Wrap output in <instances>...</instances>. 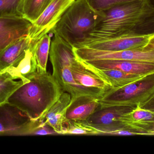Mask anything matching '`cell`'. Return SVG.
<instances>
[{"label":"cell","instance_id":"5","mask_svg":"<svg viewBox=\"0 0 154 154\" xmlns=\"http://www.w3.org/2000/svg\"><path fill=\"white\" fill-rule=\"evenodd\" d=\"M154 93V73L121 87L111 88L100 98V106H126L136 107Z\"/></svg>","mask_w":154,"mask_h":154},{"label":"cell","instance_id":"27","mask_svg":"<svg viewBox=\"0 0 154 154\" xmlns=\"http://www.w3.org/2000/svg\"><path fill=\"white\" fill-rule=\"evenodd\" d=\"M143 49L144 50H154V33H151L147 44L144 48H143Z\"/></svg>","mask_w":154,"mask_h":154},{"label":"cell","instance_id":"23","mask_svg":"<svg viewBox=\"0 0 154 154\" xmlns=\"http://www.w3.org/2000/svg\"><path fill=\"white\" fill-rule=\"evenodd\" d=\"M64 135H99V131L88 124L85 121L69 120L65 125Z\"/></svg>","mask_w":154,"mask_h":154},{"label":"cell","instance_id":"22","mask_svg":"<svg viewBox=\"0 0 154 154\" xmlns=\"http://www.w3.org/2000/svg\"><path fill=\"white\" fill-rule=\"evenodd\" d=\"M25 82L14 80L6 73H0V104L6 102L10 96Z\"/></svg>","mask_w":154,"mask_h":154},{"label":"cell","instance_id":"1","mask_svg":"<svg viewBox=\"0 0 154 154\" xmlns=\"http://www.w3.org/2000/svg\"><path fill=\"white\" fill-rule=\"evenodd\" d=\"M27 79L29 81L7 101L22 110L31 120L42 119L65 91L50 72L37 70Z\"/></svg>","mask_w":154,"mask_h":154},{"label":"cell","instance_id":"7","mask_svg":"<svg viewBox=\"0 0 154 154\" xmlns=\"http://www.w3.org/2000/svg\"><path fill=\"white\" fill-rule=\"evenodd\" d=\"M75 0H53L35 21L32 23L29 37L35 42L51 32L63 14Z\"/></svg>","mask_w":154,"mask_h":154},{"label":"cell","instance_id":"11","mask_svg":"<svg viewBox=\"0 0 154 154\" xmlns=\"http://www.w3.org/2000/svg\"><path fill=\"white\" fill-rule=\"evenodd\" d=\"M32 23L24 17L0 18V52L14 42L29 36Z\"/></svg>","mask_w":154,"mask_h":154},{"label":"cell","instance_id":"15","mask_svg":"<svg viewBox=\"0 0 154 154\" xmlns=\"http://www.w3.org/2000/svg\"><path fill=\"white\" fill-rule=\"evenodd\" d=\"M71 100L70 94L63 92L42 118L58 135H64L66 114Z\"/></svg>","mask_w":154,"mask_h":154},{"label":"cell","instance_id":"6","mask_svg":"<svg viewBox=\"0 0 154 154\" xmlns=\"http://www.w3.org/2000/svg\"><path fill=\"white\" fill-rule=\"evenodd\" d=\"M78 54L79 58L83 61L117 60L154 64V50L135 49L120 51H108L83 47L79 49Z\"/></svg>","mask_w":154,"mask_h":154},{"label":"cell","instance_id":"3","mask_svg":"<svg viewBox=\"0 0 154 154\" xmlns=\"http://www.w3.org/2000/svg\"><path fill=\"white\" fill-rule=\"evenodd\" d=\"M99 16L86 0H75L51 32L73 47H82L90 39Z\"/></svg>","mask_w":154,"mask_h":154},{"label":"cell","instance_id":"25","mask_svg":"<svg viewBox=\"0 0 154 154\" xmlns=\"http://www.w3.org/2000/svg\"><path fill=\"white\" fill-rule=\"evenodd\" d=\"M90 6L96 11L100 12L119 5L143 0H86Z\"/></svg>","mask_w":154,"mask_h":154},{"label":"cell","instance_id":"17","mask_svg":"<svg viewBox=\"0 0 154 154\" xmlns=\"http://www.w3.org/2000/svg\"><path fill=\"white\" fill-rule=\"evenodd\" d=\"M37 64L33 52L30 48L25 53L2 73H6L14 80L28 82L27 78L37 71Z\"/></svg>","mask_w":154,"mask_h":154},{"label":"cell","instance_id":"21","mask_svg":"<svg viewBox=\"0 0 154 154\" xmlns=\"http://www.w3.org/2000/svg\"><path fill=\"white\" fill-rule=\"evenodd\" d=\"M53 0H23V16L32 23L38 18Z\"/></svg>","mask_w":154,"mask_h":154},{"label":"cell","instance_id":"24","mask_svg":"<svg viewBox=\"0 0 154 154\" xmlns=\"http://www.w3.org/2000/svg\"><path fill=\"white\" fill-rule=\"evenodd\" d=\"M23 0H0V18L23 17Z\"/></svg>","mask_w":154,"mask_h":154},{"label":"cell","instance_id":"4","mask_svg":"<svg viewBox=\"0 0 154 154\" xmlns=\"http://www.w3.org/2000/svg\"><path fill=\"white\" fill-rule=\"evenodd\" d=\"M49 55L53 68L52 75L63 90L70 94L71 99L82 96L100 98L105 93L103 90L86 87L76 82L71 71L72 63L77 58L74 47L57 35H54Z\"/></svg>","mask_w":154,"mask_h":154},{"label":"cell","instance_id":"26","mask_svg":"<svg viewBox=\"0 0 154 154\" xmlns=\"http://www.w3.org/2000/svg\"><path fill=\"white\" fill-rule=\"evenodd\" d=\"M137 106L143 109L154 113V93L146 101Z\"/></svg>","mask_w":154,"mask_h":154},{"label":"cell","instance_id":"14","mask_svg":"<svg viewBox=\"0 0 154 154\" xmlns=\"http://www.w3.org/2000/svg\"><path fill=\"white\" fill-rule=\"evenodd\" d=\"M99 99L92 96H82L71 99L67 109L66 123L69 120H87L100 106Z\"/></svg>","mask_w":154,"mask_h":154},{"label":"cell","instance_id":"16","mask_svg":"<svg viewBox=\"0 0 154 154\" xmlns=\"http://www.w3.org/2000/svg\"><path fill=\"white\" fill-rule=\"evenodd\" d=\"M71 71L76 82L83 86L100 90L105 92L111 88L100 77L77 58L72 63Z\"/></svg>","mask_w":154,"mask_h":154},{"label":"cell","instance_id":"2","mask_svg":"<svg viewBox=\"0 0 154 154\" xmlns=\"http://www.w3.org/2000/svg\"><path fill=\"white\" fill-rule=\"evenodd\" d=\"M153 14L154 6L150 0L119 5L100 11L90 39L84 46L91 42L134 33L135 28Z\"/></svg>","mask_w":154,"mask_h":154},{"label":"cell","instance_id":"9","mask_svg":"<svg viewBox=\"0 0 154 154\" xmlns=\"http://www.w3.org/2000/svg\"><path fill=\"white\" fill-rule=\"evenodd\" d=\"M32 121L22 110L7 101L0 104V135H26Z\"/></svg>","mask_w":154,"mask_h":154},{"label":"cell","instance_id":"18","mask_svg":"<svg viewBox=\"0 0 154 154\" xmlns=\"http://www.w3.org/2000/svg\"><path fill=\"white\" fill-rule=\"evenodd\" d=\"M82 61L88 68L96 73L113 88L124 86L145 76L126 73L117 70L97 68Z\"/></svg>","mask_w":154,"mask_h":154},{"label":"cell","instance_id":"19","mask_svg":"<svg viewBox=\"0 0 154 154\" xmlns=\"http://www.w3.org/2000/svg\"><path fill=\"white\" fill-rule=\"evenodd\" d=\"M29 36L21 38L8 45L0 52V73L11 66L30 47Z\"/></svg>","mask_w":154,"mask_h":154},{"label":"cell","instance_id":"13","mask_svg":"<svg viewBox=\"0 0 154 154\" xmlns=\"http://www.w3.org/2000/svg\"><path fill=\"white\" fill-rule=\"evenodd\" d=\"M119 121L125 128L149 135L148 131L154 123V113L137 106L123 115Z\"/></svg>","mask_w":154,"mask_h":154},{"label":"cell","instance_id":"8","mask_svg":"<svg viewBox=\"0 0 154 154\" xmlns=\"http://www.w3.org/2000/svg\"><path fill=\"white\" fill-rule=\"evenodd\" d=\"M135 107L126 106H108L100 107L85 122L99 131V135L125 128L119 121L121 117Z\"/></svg>","mask_w":154,"mask_h":154},{"label":"cell","instance_id":"12","mask_svg":"<svg viewBox=\"0 0 154 154\" xmlns=\"http://www.w3.org/2000/svg\"><path fill=\"white\" fill-rule=\"evenodd\" d=\"M83 61L97 68L117 70L140 76H146L154 73V64L150 63L117 60H99Z\"/></svg>","mask_w":154,"mask_h":154},{"label":"cell","instance_id":"28","mask_svg":"<svg viewBox=\"0 0 154 154\" xmlns=\"http://www.w3.org/2000/svg\"><path fill=\"white\" fill-rule=\"evenodd\" d=\"M149 135H154V123L148 131Z\"/></svg>","mask_w":154,"mask_h":154},{"label":"cell","instance_id":"20","mask_svg":"<svg viewBox=\"0 0 154 154\" xmlns=\"http://www.w3.org/2000/svg\"><path fill=\"white\" fill-rule=\"evenodd\" d=\"M51 37L43 35L35 42H31L30 49L33 52L37 64V70L47 71V65L51 47Z\"/></svg>","mask_w":154,"mask_h":154},{"label":"cell","instance_id":"10","mask_svg":"<svg viewBox=\"0 0 154 154\" xmlns=\"http://www.w3.org/2000/svg\"><path fill=\"white\" fill-rule=\"evenodd\" d=\"M150 35L151 33L139 34L132 33L111 39L91 42L83 47L108 51L143 49L147 44Z\"/></svg>","mask_w":154,"mask_h":154}]
</instances>
